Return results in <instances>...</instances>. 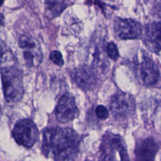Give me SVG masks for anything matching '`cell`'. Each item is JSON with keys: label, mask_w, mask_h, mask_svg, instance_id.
<instances>
[{"label": "cell", "mask_w": 161, "mask_h": 161, "mask_svg": "<svg viewBox=\"0 0 161 161\" xmlns=\"http://www.w3.org/2000/svg\"><path fill=\"white\" fill-rule=\"evenodd\" d=\"M109 108L116 119L127 120L135 113V101L131 95L118 91L111 97Z\"/></svg>", "instance_id": "obj_4"}, {"label": "cell", "mask_w": 161, "mask_h": 161, "mask_svg": "<svg viewBox=\"0 0 161 161\" xmlns=\"http://www.w3.org/2000/svg\"><path fill=\"white\" fill-rule=\"evenodd\" d=\"M55 116L62 123H67L76 118L79 114L74 96L69 93H64L60 98L56 108Z\"/></svg>", "instance_id": "obj_9"}, {"label": "cell", "mask_w": 161, "mask_h": 161, "mask_svg": "<svg viewBox=\"0 0 161 161\" xmlns=\"http://www.w3.org/2000/svg\"><path fill=\"white\" fill-rule=\"evenodd\" d=\"M96 114L101 119H106L109 116V113L107 108L103 105H99L96 107Z\"/></svg>", "instance_id": "obj_16"}, {"label": "cell", "mask_w": 161, "mask_h": 161, "mask_svg": "<svg viewBox=\"0 0 161 161\" xmlns=\"http://www.w3.org/2000/svg\"><path fill=\"white\" fill-rule=\"evenodd\" d=\"M159 145L153 137H147L136 142L135 155L138 160H153L158 150Z\"/></svg>", "instance_id": "obj_12"}, {"label": "cell", "mask_w": 161, "mask_h": 161, "mask_svg": "<svg viewBox=\"0 0 161 161\" xmlns=\"http://www.w3.org/2000/svg\"><path fill=\"white\" fill-rule=\"evenodd\" d=\"M12 134L18 144L30 148L36 142L39 132L34 122L26 118L19 119L16 123Z\"/></svg>", "instance_id": "obj_5"}, {"label": "cell", "mask_w": 161, "mask_h": 161, "mask_svg": "<svg viewBox=\"0 0 161 161\" xmlns=\"http://www.w3.org/2000/svg\"><path fill=\"white\" fill-rule=\"evenodd\" d=\"M138 74L142 84L147 86L157 84L160 78V71L157 65L147 55L143 53L137 65Z\"/></svg>", "instance_id": "obj_6"}, {"label": "cell", "mask_w": 161, "mask_h": 161, "mask_svg": "<svg viewBox=\"0 0 161 161\" xmlns=\"http://www.w3.org/2000/svg\"><path fill=\"white\" fill-rule=\"evenodd\" d=\"M4 0H1V1H0L1 5H3V3H4Z\"/></svg>", "instance_id": "obj_18"}, {"label": "cell", "mask_w": 161, "mask_h": 161, "mask_svg": "<svg viewBox=\"0 0 161 161\" xmlns=\"http://www.w3.org/2000/svg\"><path fill=\"white\" fill-rule=\"evenodd\" d=\"M81 136L69 128L53 127L43 132L42 152L55 160H75L79 152Z\"/></svg>", "instance_id": "obj_1"}, {"label": "cell", "mask_w": 161, "mask_h": 161, "mask_svg": "<svg viewBox=\"0 0 161 161\" xmlns=\"http://www.w3.org/2000/svg\"><path fill=\"white\" fill-rule=\"evenodd\" d=\"M67 0H45L47 16L52 18L58 16L66 8Z\"/></svg>", "instance_id": "obj_13"}, {"label": "cell", "mask_w": 161, "mask_h": 161, "mask_svg": "<svg viewBox=\"0 0 161 161\" xmlns=\"http://www.w3.org/2000/svg\"><path fill=\"white\" fill-rule=\"evenodd\" d=\"M113 28L116 36L122 40L138 39L143 33L142 25L130 18H115Z\"/></svg>", "instance_id": "obj_7"}, {"label": "cell", "mask_w": 161, "mask_h": 161, "mask_svg": "<svg viewBox=\"0 0 161 161\" xmlns=\"http://www.w3.org/2000/svg\"><path fill=\"white\" fill-rule=\"evenodd\" d=\"M70 76L74 82L84 91L92 90L97 84L96 72L89 66L84 65L74 69L70 72Z\"/></svg>", "instance_id": "obj_10"}, {"label": "cell", "mask_w": 161, "mask_h": 161, "mask_svg": "<svg viewBox=\"0 0 161 161\" xmlns=\"http://www.w3.org/2000/svg\"><path fill=\"white\" fill-rule=\"evenodd\" d=\"M106 53L109 57L114 61H116L119 58L118 49L116 45L113 42H111L107 44Z\"/></svg>", "instance_id": "obj_14"}, {"label": "cell", "mask_w": 161, "mask_h": 161, "mask_svg": "<svg viewBox=\"0 0 161 161\" xmlns=\"http://www.w3.org/2000/svg\"><path fill=\"white\" fill-rule=\"evenodd\" d=\"M50 59L56 65L62 66L64 64V60L62 58V53L57 50L52 51L50 54Z\"/></svg>", "instance_id": "obj_15"}, {"label": "cell", "mask_w": 161, "mask_h": 161, "mask_svg": "<svg viewBox=\"0 0 161 161\" xmlns=\"http://www.w3.org/2000/svg\"><path fill=\"white\" fill-rule=\"evenodd\" d=\"M1 75L6 101L9 103L20 101L24 94L22 71L14 66H4L1 67Z\"/></svg>", "instance_id": "obj_2"}, {"label": "cell", "mask_w": 161, "mask_h": 161, "mask_svg": "<svg viewBox=\"0 0 161 161\" xmlns=\"http://www.w3.org/2000/svg\"><path fill=\"white\" fill-rule=\"evenodd\" d=\"M19 46L23 50V57L29 67H37L42 60V53L37 42L29 35H22L18 41Z\"/></svg>", "instance_id": "obj_8"}, {"label": "cell", "mask_w": 161, "mask_h": 161, "mask_svg": "<svg viewBox=\"0 0 161 161\" xmlns=\"http://www.w3.org/2000/svg\"><path fill=\"white\" fill-rule=\"evenodd\" d=\"M153 11L156 17L161 19V0H156L153 7Z\"/></svg>", "instance_id": "obj_17"}, {"label": "cell", "mask_w": 161, "mask_h": 161, "mask_svg": "<svg viewBox=\"0 0 161 161\" xmlns=\"http://www.w3.org/2000/svg\"><path fill=\"white\" fill-rule=\"evenodd\" d=\"M143 43L148 50L161 56V22L154 21L145 26Z\"/></svg>", "instance_id": "obj_11"}, {"label": "cell", "mask_w": 161, "mask_h": 161, "mask_svg": "<svg viewBox=\"0 0 161 161\" xmlns=\"http://www.w3.org/2000/svg\"><path fill=\"white\" fill-rule=\"evenodd\" d=\"M99 159L103 160H128L126 145L123 138L111 132L106 133L100 145Z\"/></svg>", "instance_id": "obj_3"}]
</instances>
